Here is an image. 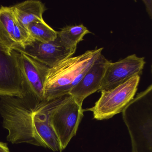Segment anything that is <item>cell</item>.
<instances>
[{
    "mask_svg": "<svg viewBox=\"0 0 152 152\" xmlns=\"http://www.w3.org/2000/svg\"><path fill=\"white\" fill-rule=\"evenodd\" d=\"M0 152H10L6 143L0 142Z\"/></svg>",
    "mask_w": 152,
    "mask_h": 152,
    "instance_id": "2e32d148",
    "label": "cell"
},
{
    "mask_svg": "<svg viewBox=\"0 0 152 152\" xmlns=\"http://www.w3.org/2000/svg\"><path fill=\"white\" fill-rule=\"evenodd\" d=\"M17 19L11 7H0V50L10 54L32 41Z\"/></svg>",
    "mask_w": 152,
    "mask_h": 152,
    "instance_id": "8992f818",
    "label": "cell"
},
{
    "mask_svg": "<svg viewBox=\"0 0 152 152\" xmlns=\"http://www.w3.org/2000/svg\"><path fill=\"white\" fill-rule=\"evenodd\" d=\"M140 80V76H134L112 89L100 91V97L95 105L83 111H91L93 118L98 121L110 119L122 113L134 98Z\"/></svg>",
    "mask_w": 152,
    "mask_h": 152,
    "instance_id": "277c9868",
    "label": "cell"
},
{
    "mask_svg": "<svg viewBox=\"0 0 152 152\" xmlns=\"http://www.w3.org/2000/svg\"><path fill=\"white\" fill-rule=\"evenodd\" d=\"M152 86L134 98L122 111L131 140L132 152H152Z\"/></svg>",
    "mask_w": 152,
    "mask_h": 152,
    "instance_id": "3957f363",
    "label": "cell"
},
{
    "mask_svg": "<svg viewBox=\"0 0 152 152\" xmlns=\"http://www.w3.org/2000/svg\"><path fill=\"white\" fill-rule=\"evenodd\" d=\"M143 2L146 7L147 11L150 17L152 18V2L151 0H143Z\"/></svg>",
    "mask_w": 152,
    "mask_h": 152,
    "instance_id": "9a60e30c",
    "label": "cell"
},
{
    "mask_svg": "<svg viewBox=\"0 0 152 152\" xmlns=\"http://www.w3.org/2000/svg\"><path fill=\"white\" fill-rule=\"evenodd\" d=\"M83 110L70 94L52 110L50 124L63 151L77 132L83 117Z\"/></svg>",
    "mask_w": 152,
    "mask_h": 152,
    "instance_id": "5b68a950",
    "label": "cell"
},
{
    "mask_svg": "<svg viewBox=\"0 0 152 152\" xmlns=\"http://www.w3.org/2000/svg\"><path fill=\"white\" fill-rule=\"evenodd\" d=\"M145 64V58L130 55L107 65L99 91L112 89L136 76H140Z\"/></svg>",
    "mask_w": 152,
    "mask_h": 152,
    "instance_id": "ba28073f",
    "label": "cell"
},
{
    "mask_svg": "<svg viewBox=\"0 0 152 152\" xmlns=\"http://www.w3.org/2000/svg\"><path fill=\"white\" fill-rule=\"evenodd\" d=\"M18 63L26 91L40 99L44 98V84L49 67L18 52Z\"/></svg>",
    "mask_w": 152,
    "mask_h": 152,
    "instance_id": "30bf717a",
    "label": "cell"
},
{
    "mask_svg": "<svg viewBox=\"0 0 152 152\" xmlns=\"http://www.w3.org/2000/svg\"><path fill=\"white\" fill-rule=\"evenodd\" d=\"M27 30L33 41L46 43L55 40L57 37V31L52 29L45 21L31 23L27 26Z\"/></svg>",
    "mask_w": 152,
    "mask_h": 152,
    "instance_id": "5bb4252c",
    "label": "cell"
},
{
    "mask_svg": "<svg viewBox=\"0 0 152 152\" xmlns=\"http://www.w3.org/2000/svg\"><path fill=\"white\" fill-rule=\"evenodd\" d=\"M110 62L101 54L70 91L69 94L80 106L82 107L87 97L99 90L106 69Z\"/></svg>",
    "mask_w": 152,
    "mask_h": 152,
    "instance_id": "8fae6325",
    "label": "cell"
},
{
    "mask_svg": "<svg viewBox=\"0 0 152 152\" xmlns=\"http://www.w3.org/2000/svg\"><path fill=\"white\" fill-rule=\"evenodd\" d=\"M11 7L19 23L27 31V26L31 23L44 21L43 15L47 8L40 1H26Z\"/></svg>",
    "mask_w": 152,
    "mask_h": 152,
    "instance_id": "7c38bea8",
    "label": "cell"
},
{
    "mask_svg": "<svg viewBox=\"0 0 152 152\" xmlns=\"http://www.w3.org/2000/svg\"><path fill=\"white\" fill-rule=\"evenodd\" d=\"M22 52L49 67L71 57L75 51L65 47L58 37L46 43L32 41L23 48L15 50Z\"/></svg>",
    "mask_w": 152,
    "mask_h": 152,
    "instance_id": "9c48e42d",
    "label": "cell"
},
{
    "mask_svg": "<svg viewBox=\"0 0 152 152\" xmlns=\"http://www.w3.org/2000/svg\"><path fill=\"white\" fill-rule=\"evenodd\" d=\"M18 51L0 50V97H22L26 93L18 63Z\"/></svg>",
    "mask_w": 152,
    "mask_h": 152,
    "instance_id": "52a82bcc",
    "label": "cell"
},
{
    "mask_svg": "<svg viewBox=\"0 0 152 152\" xmlns=\"http://www.w3.org/2000/svg\"><path fill=\"white\" fill-rule=\"evenodd\" d=\"M103 50L100 48L87 50L49 67L44 84L45 99H53L69 94L102 54Z\"/></svg>",
    "mask_w": 152,
    "mask_h": 152,
    "instance_id": "7a4b0ae2",
    "label": "cell"
},
{
    "mask_svg": "<svg viewBox=\"0 0 152 152\" xmlns=\"http://www.w3.org/2000/svg\"><path fill=\"white\" fill-rule=\"evenodd\" d=\"M66 95L42 100L26 91L22 97H0L3 127L8 131L7 140L12 144L27 143L62 152L50 115Z\"/></svg>",
    "mask_w": 152,
    "mask_h": 152,
    "instance_id": "6da1fadb",
    "label": "cell"
},
{
    "mask_svg": "<svg viewBox=\"0 0 152 152\" xmlns=\"http://www.w3.org/2000/svg\"><path fill=\"white\" fill-rule=\"evenodd\" d=\"M91 33L83 24L67 26L57 32V36L65 47L76 51L77 45L82 41L86 34Z\"/></svg>",
    "mask_w": 152,
    "mask_h": 152,
    "instance_id": "4fadbf2b",
    "label": "cell"
}]
</instances>
